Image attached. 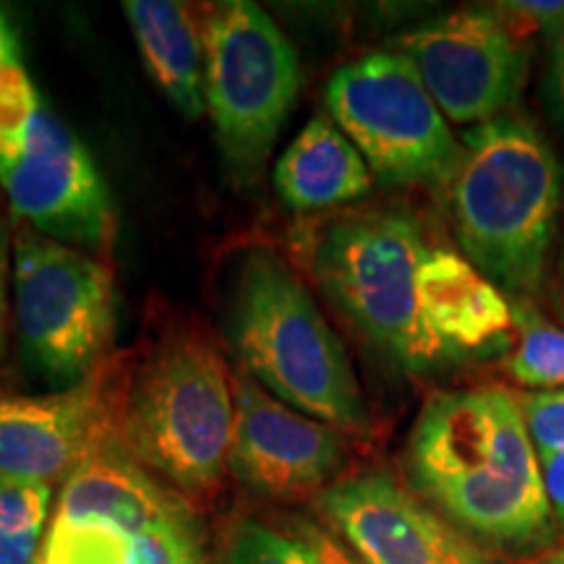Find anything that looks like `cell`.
<instances>
[{
	"label": "cell",
	"mask_w": 564,
	"mask_h": 564,
	"mask_svg": "<svg viewBox=\"0 0 564 564\" xmlns=\"http://www.w3.org/2000/svg\"><path fill=\"white\" fill-rule=\"evenodd\" d=\"M408 476L463 533L502 546L541 544L552 533L518 394L499 387L429 398L408 442Z\"/></svg>",
	"instance_id": "obj_1"
},
{
	"label": "cell",
	"mask_w": 564,
	"mask_h": 564,
	"mask_svg": "<svg viewBox=\"0 0 564 564\" xmlns=\"http://www.w3.org/2000/svg\"><path fill=\"white\" fill-rule=\"evenodd\" d=\"M449 207L463 257L502 293L544 285L562 207L564 173L549 139L520 116L463 133Z\"/></svg>",
	"instance_id": "obj_2"
},
{
	"label": "cell",
	"mask_w": 564,
	"mask_h": 564,
	"mask_svg": "<svg viewBox=\"0 0 564 564\" xmlns=\"http://www.w3.org/2000/svg\"><path fill=\"white\" fill-rule=\"evenodd\" d=\"M228 333L243 371L280 403L343 434L371 432L369 405L340 337L274 251L243 257L232 280Z\"/></svg>",
	"instance_id": "obj_3"
},
{
	"label": "cell",
	"mask_w": 564,
	"mask_h": 564,
	"mask_svg": "<svg viewBox=\"0 0 564 564\" xmlns=\"http://www.w3.org/2000/svg\"><path fill=\"white\" fill-rule=\"evenodd\" d=\"M232 421V373L215 343L192 327L162 335L118 394V440L150 474L188 497L220 484Z\"/></svg>",
	"instance_id": "obj_4"
},
{
	"label": "cell",
	"mask_w": 564,
	"mask_h": 564,
	"mask_svg": "<svg viewBox=\"0 0 564 564\" xmlns=\"http://www.w3.org/2000/svg\"><path fill=\"white\" fill-rule=\"evenodd\" d=\"M432 246L403 209L340 212L308 232V270L371 345L408 371L449 361L421 314L419 274Z\"/></svg>",
	"instance_id": "obj_5"
},
{
	"label": "cell",
	"mask_w": 564,
	"mask_h": 564,
	"mask_svg": "<svg viewBox=\"0 0 564 564\" xmlns=\"http://www.w3.org/2000/svg\"><path fill=\"white\" fill-rule=\"evenodd\" d=\"M301 89L299 53L249 0L212 6L204 24V100L230 173L262 175Z\"/></svg>",
	"instance_id": "obj_6"
},
{
	"label": "cell",
	"mask_w": 564,
	"mask_h": 564,
	"mask_svg": "<svg viewBox=\"0 0 564 564\" xmlns=\"http://www.w3.org/2000/svg\"><path fill=\"white\" fill-rule=\"evenodd\" d=\"M17 333L26 364L63 390L100 369L116 333V285L87 251L21 228L13 241Z\"/></svg>",
	"instance_id": "obj_7"
},
{
	"label": "cell",
	"mask_w": 564,
	"mask_h": 564,
	"mask_svg": "<svg viewBox=\"0 0 564 564\" xmlns=\"http://www.w3.org/2000/svg\"><path fill=\"white\" fill-rule=\"evenodd\" d=\"M333 123L352 141L373 178L394 188H447L463 141L400 53H371L337 68L327 84Z\"/></svg>",
	"instance_id": "obj_8"
},
{
	"label": "cell",
	"mask_w": 564,
	"mask_h": 564,
	"mask_svg": "<svg viewBox=\"0 0 564 564\" xmlns=\"http://www.w3.org/2000/svg\"><path fill=\"white\" fill-rule=\"evenodd\" d=\"M449 123L481 126L523 95L531 53L497 11L465 9L432 19L398 40Z\"/></svg>",
	"instance_id": "obj_9"
},
{
	"label": "cell",
	"mask_w": 564,
	"mask_h": 564,
	"mask_svg": "<svg viewBox=\"0 0 564 564\" xmlns=\"http://www.w3.org/2000/svg\"><path fill=\"white\" fill-rule=\"evenodd\" d=\"M0 186L9 194L13 215L42 236L89 251L110 249L116 209L108 186L82 141L51 110H37L21 158L6 171Z\"/></svg>",
	"instance_id": "obj_10"
},
{
	"label": "cell",
	"mask_w": 564,
	"mask_h": 564,
	"mask_svg": "<svg viewBox=\"0 0 564 564\" xmlns=\"http://www.w3.org/2000/svg\"><path fill=\"white\" fill-rule=\"evenodd\" d=\"M316 510L366 564H491L460 528L382 470L337 478Z\"/></svg>",
	"instance_id": "obj_11"
},
{
	"label": "cell",
	"mask_w": 564,
	"mask_h": 564,
	"mask_svg": "<svg viewBox=\"0 0 564 564\" xmlns=\"http://www.w3.org/2000/svg\"><path fill=\"white\" fill-rule=\"evenodd\" d=\"M236 421L228 453L230 474L267 499H293L335 484L348 440L262 390L243 369L232 373Z\"/></svg>",
	"instance_id": "obj_12"
},
{
	"label": "cell",
	"mask_w": 564,
	"mask_h": 564,
	"mask_svg": "<svg viewBox=\"0 0 564 564\" xmlns=\"http://www.w3.org/2000/svg\"><path fill=\"white\" fill-rule=\"evenodd\" d=\"M123 379L100 366L82 384L47 394H0V474L53 484L68 478L116 429Z\"/></svg>",
	"instance_id": "obj_13"
},
{
	"label": "cell",
	"mask_w": 564,
	"mask_h": 564,
	"mask_svg": "<svg viewBox=\"0 0 564 564\" xmlns=\"http://www.w3.org/2000/svg\"><path fill=\"white\" fill-rule=\"evenodd\" d=\"M183 512H188L186 502L154 481L112 429L63 481L55 518L108 523L137 539Z\"/></svg>",
	"instance_id": "obj_14"
},
{
	"label": "cell",
	"mask_w": 564,
	"mask_h": 564,
	"mask_svg": "<svg viewBox=\"0 0 564 564\" xmlns=\"http://www.w3.org/2000/svg\"><path fill=\"white\" fill-rule=\"evenodd\" d=\"M419 295L423 322L449 358L510 343L512 303L460 253L432 246L421 264Z\"/></svg>",
	"instance_id": "obj_15"
},
{
	"label": "cell",
	"mask_w": 564,
	"mask_h": 564,
	"mask_svg": "<svg viewBox=\"0 0 564 564\" xmlns=\"http://www.w3.org/2000/svg\"><path fill=\"white\" fill-rule=\"evenodd\" d=\"M373 173L352 141L329 121H308L274 165V188L285 207L322 212L364 199Z\"/></svg>",
	"instance_id": "obj_16"
},
{
	"label": "cell",
	"mask_w": 564,
	"mask_h": 564,
	"mask_svg": "<svg viewBox=\"0 0 564 564\" xmlns=\"http://www.w3.org/2000/svg\"><path fill=\"white\" fill-rule=\"evenodd\" d=\"M123 11L154 84L183 118L196 121L207 100L204 32L194 13L173 0H126Z\"/></svg>",
	"instance_id": "obj_17"
},
{
	"label": "cell",
	"mask_w": 564,
	"mask_h": 564,
	"mask_svg": "<svg viewBox=\"0 0 564 564\" xmlns=\"http://www.w3.org/2000/svg\"><path fill=\"white\" fill-rule=\"evenodd\" d=\"M53 486L0 474V564H34Z\"/></svg>",
	"instance_id": "obj_18"
},
{
	"label": "cell",
	"mask_w": 564,
	"mask_h": 564,
	"mask_svg": "<svg viewBox=\"0 0 564 564\" xmlns=\"http://www.w3.org/2000/svg\"><path fill=\"white\" fill-rule=\"evenodd\" d=\"M518 340L507 358V371L525 392L564 390V329L541 319L533 308L512 303Z\"/></svg>",
	"instance_id": "obj_19"
},
{
	"label": "cell",
	"mask_w": 564,
	"mask_h": 564,
	"mask_svg": "<svg viewBox=\"0 0 564 564\" xmlns=\"http://www.w3.org/2000/svg\"><path fill=\"white\" fill-rule=\"evenodd\" d=\"M131 541L116 525L53 518L40 560L45 564H129Z\"/></svg>",
	"instance_id": "obj_20"
},
{
	"label": "cell",
	"mask_w": 564,
	"mask_h": 564,
	"mask_svg": "<svg viewBox=\"0 0 564 564\" xmlns=\"http://www.w3.org/2000/svg\"><path fill=\"white\" fill-rule=\"evenodd\" d=\"M42 108L21 63L0 70V178L21 158L26 133Z\"/></svg>",
	"instance_id": "obj_21"
},
{
	"label": "cell",
	"mask_w": 564,
	"mask_h": 564,
	"mask_svg": "<svg viewBox=\"0 0 564 564\" xmlns=\"http://www.w3.org/2000/svg\"><path fill=\"white\" fill-rule=\"evenodd\" d=\"M223 564H319L303 541L291 533H280L274 528L241 520L232 525L225 541Z\"/></svg>",
	"instance_id": "obj_22"
},
{
	"label": "cell",
	"mask_w": 564,
	"mask_h": 564,
	"mask_svg": "<svg viewBox=\"0 0 564 564\" xmlns=\"http://www.w3.org/2000/svg\"><path fill=\"white\" fill-rule=\"evenodd\" d=\"M129 564H209L194 512L152 525L131 541Z\"/></svg>",
	"instance_id": "obj_23"
},
{
	"label": "cell",
	"mask_w": 564,
	"mask_h": 564,
	"mask_svg": "<svg viewBox=\"0 0 564 564\" xmlns=\"http://www.w3.org/2000/svg\"><path fill=\"white\" fill-rule=\"evenodd\" d=\"M518 405L539 460L564 453V390L520 392Z\"/></svg>",
	"instance_id": "obj_24"
},
{
	"label": "cell",
	"mask_w": 564,
	"mask_h": 564,
	"mask_svg": "<svg viewBox=\"0 0 564 564\" xmlns=\"http://www.w3.org/2000/svg\"><path fill=\"white\" fill-rule=\"evenodd\" d=\"M291 535L303 541L308 546V552L316 556L319 564H366L345 541L329 528L308 518H295L291 520Z\"/></svg>",
	"instance_id": "obj_25"
},
{
	"label": "cell",
	"mask_w": 564,
	"mask_h": 564,
	"mask_svg": "<svg viewBox=\"0 0 564 564\" xmlns=\"http://www.w3.org/2000/svg\"><path fill=\"white\" fill-rule=\"evenodd\" d=\"M507 21V26L514 30L523 21V30L544 32L552 37L554 32L564 30V3L562 0H523V3H499L494 9Z\"/></svg>",
	"instance_id": "obj_26"
},
{
	"label": "cell",
	"mask_w": 564,
	"mask_h": 564,
	"mask_svg": "<svg viewBox=\"0 0 564 564\" xmlns=\"http://www.w3.org/2000/svg\"><path fill=\"white\" fill-rule=\"evenodd\" d=\"M544 100L554 121L564 126V30L549 37V68L544 82Z\"/></svg>",
	"instance_id": "obj_27"
},
{
	"label": "cell",
	"mask_w": 564,
	"mask_h": 564,
	"mask_svg": "<svg viewBox=\"0 0 564 564\" xmlns=\"http://www.w3.org/2000/svg\"><path fill=\"white\" fill-rule=\"evenodd\" d=\"M9 274H11V232L9 225L0 220V369L9 356Z\"/></svg>",
	"instance_id": "obj_28"
},
{
	"label": "cell",
	"mask_w": 564,
	"mask_h": 564,
	"mask_svg": "<svg viewBox=\"0 0 564 564\" xmlns=\"http://www.w3.org/2000/svg\"><path fill=\"white\" fill-rule=\"evenodd\" d=\"M541 476H544L549 510H552L556 523L564 528V453L544 457L541 460Z\"/></svg>",
	"instance_id": "obj_29"
},
{
	"label": "cell",
	"mask_w": 564,
	"mask_h": 564,
	"mask_svg": "<svg viewBox=\"0 0 564 564\" xmlns=\"http://www.w3.org/2000/svg\"><path fill=\"white\" fill-rule=\"evenodd\" d=\"M13 63H21L19 55V40L13 34L9 19L0 13V70L13 66Z\"/></svg>",
	"instance_id": "obj_30"
},
{
	"label": "cell",
	"mask_w": 564,
	"mask_h": 564,
	"mask_svg": "<svg viewBox=\"0 0 564 564\" xmlns=\"http://www.w3.org/2000/svg\"><path fill=\"white\" fill-rule=\"evenodd\" d=\"M533 564H564V546L556 549L554 554H546L544 560H539V562H533Z\"/></svg>",
	"instance_id": "obj_31"
},
{
	"label": "cell",
	"mask_w": 564,
	"mask_h": 564,
	"mask_svg": "<svg viewBox=\"0 0 564 564\" xmlns=\"http://www.w3.org/2000/svg\"><path fill=\"white\" fill-rule=\"evenodd\" d=\"M34 564H45V562H42V560H37V562H34Z\"/></svg>",
	"instance_id": "obj_32"
}]
</instances>
